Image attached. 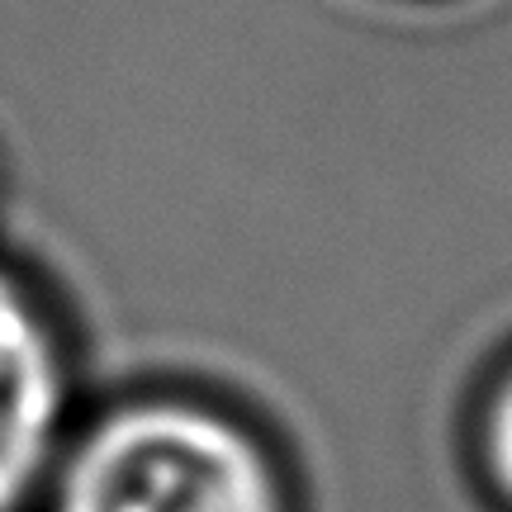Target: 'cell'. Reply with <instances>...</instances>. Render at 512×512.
Returning a JSON list of instances; mask_svg holds the SVG:
<instances>
[{
    "instance_id": "1",
    "label": "cell",
    "mask_w": 512,
    "mask_h": 512,
    "mask_svg": "<svg viewBox=\"0 0 512 512\" xmlns=\"http://www.w3.org/2000/svg\"><path fill=\"white\" fill-rule=\"evenodd\" d=\"M38 512H299V489L242 408L143 384L86 403Z\"/></svg>"
},
{
    "instance_id": "4",
    "label": "cell",
    "mask_w": 512,
    "mask_h": 512,
    "mask_svg": "<svg viewBox=\"0 0 512 512\" xmlns=\"http://www.w3.org/2000/svg\"><path fill=\"white\" fill-rule=\"evenodd\" d=\"M0 214H5V176H0Z\"/></svg>"
},
{
    "instance_id": "2",
    "label": "cell",
    "mask_w": 512,
    "mask_h": 512,
    "mask_svg": "<svg viewBox=\"0 0 512 512\" xmlns=\"http://www.w3.org/2000/svg\"><path fill=\"white\" fill-rule=\"evenodd\" d=\"M86 375L53 299L0 256V512H38L72 427Z\"/></svg>"
},
{
    "instance_id": "3",
    "label": "cell",
    "mask_w": 512,
    "mask_h": 512,
    "mask_svg": "<svg viewBox=\"0 0 512 512\" xmlns=\"http://www.w3.org/2000/svg\"><path fill=\"white\" fill-rule=\"evenodd\" d=\"M470 456L494 508L512 512V351L479 384L470 408Z\"/></svg>"
}]
</instances>
